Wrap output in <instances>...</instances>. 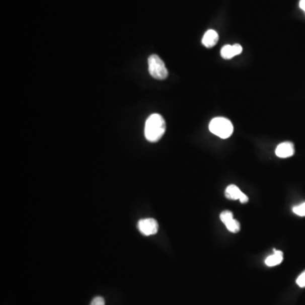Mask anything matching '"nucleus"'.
Segmentation results:
<instances>
[{
    "label": "nucleus",
    "mask_w": 305,
    "mask_h": 305,
    "mask_svg": "<svg viewBox=\"0 0 305 305\" xmlns=\"http://www.w3.org/2000/svg\"><path fill=\"white\" fill-rule=\"evenodd\" d=\"M166 129V121L164 118L159 114H152L145 122V137L149 142H158L163 137Z\"/></svg>",
    "instance_id": "f257e3e1"
},
{
    "label": "nucleus",
    "mask_w": 305,
    "mask_h": 305,
    "mask_svg": "<svg viewBox=\"0 0 305 305\" xmlns=\"http://www.w3.org/2000/svg\"><path fill=\"white\" fill-rule=\"evenodd\" d=\"M209 131L217 137L225 139L232 136L233 132V125L228 119L225 118H214L209 123Z\"/></svg>",
    "instance_id": "f03ea898"
},
{
    "label": "nucleus",
    "mask_w": 305,
    "mask_h": 305,
    "mask_svg": "<svg viewBox=\"0 0 305 305\" xmlns=\"http://www.w3.org/2000/svg\"><path fill=\"white\" fill-rule=\"evenodd\" d=\"M148 71L151 77L158 80H165L168 77V70L163 60L156 54L148 58Z\"/></svg>",
    "instance_id": "7ed1b4c3"
},
{
    "label": "nucleus",
    "mask_w": 305,
    "mask_h": 305,
    "mask_svg": "<svg viewBox=\"0 0 305 305\" xmlns=\"http://www.w3.org/2000/svg\"><path fill=\"white\" fill-rule=\"evenodd\" d=\"M137 228L142 235H155L158 233L159 224L156 219L152 218L142 219L137 223Z\"/></svg>",
    "instance_id": "20e7f679"
},
{
    "label": "nucleus",
    "mask_w": 305,
    "mask_h": 305,
    "mask_svg": "<svg viewBox=\"0 0 305 305\" xmlns=\"http://www.w3.org/2000/svg\"><path fill=\"white\" fill-rule=\"evenodd\" d=\"M225 198L231 200H239L242 203H246L249 202V197L243 193L239 187L236 185L228 186L225 191Z\"/></svg>",
    "instance_id": "39448f33"
},
{
    "label": "nucleus",
    "mask_w": 305,
    "mask_h": 305,
    "mask_svg": "<svg viewBox=\"0 0 305 305\" xmlns=\"http://www.w3.org/2000/svg\"><path fill=\"white\" fill-rule=\"evenodd\" d=\"M294 145L290 142L280 143L276 148V155L279 158H289L294 155Z\"/></svg>",
    "instance_id": "423d86ee"
},
{
    "label": "nucleus",
    "mask_w": 305,
    "mask_h": 305,
    "mask_svg": "<svg viewBox=\"0 0 305 305\" xmlns=\"http://www.w3.org/2000/svg\"><path fill=\"white\" fill-rule=\"evenodd\" d=\"M243 52V48L240 44L234 45H225L220 51L223 59H230L236 55H239Z\"/></svg>",
    "instance_id": "0eeeda50"
},
{
    "label": "nucleus",
    "mask_w": 305,
    "mask_h": 305,
    "mask_svg": "<svg viewBox=\"0 0 305 305\" xmlns=\"http://www.w3.org/2000/svg\"><path fill=\"white\" fill-rule=\"evenodd\" d=\"M218 40H219L218 33L215 31H214V30H209L203 35L202 43H203V45L205 46L206 48H212L214 45H216Z\"/></svg>",
    "instance_id": "6e6552de"
},
{
    "label": "nucleus",
    "mask_w": 305,
    "mask_h": 305,
    "mask_svg": "<svg viewBox=\"0 0 305 305\" xmlns=\"http://www.w3.org/2000/svg\"><path fill=\"white\" fill-rule=\"evenodd\" d=\"M282 261H283V253L280 250L274 249L273 254L266 258L265 262V265L269 267H273L280 265Z\"/></svg>",
    "instance_id": "1a4fd4ad"
},
{
    "label": "nucleus",
    "mask_w": 305,
    "mask_h": 305,
    "mask_svg": "<svg viewBox=\"0 0 305 305\" xmlns=\"http://www.w3.org/2000/svg\"><path fill=\"white\" fill-rule=\"evenodd\" d=\"M225 225L226 229L232 233H238L241 229V225L239 220H237L234 218L225 223Z\"/></svg>",
    "instance_id": "9d476101"
},
{
    "label": "nucleus",
    "mask_w": 305,
    "mask_h": 305,
    "mask_svg": "<svg viewBox=\"0 0 305 305\" xmlns=\"http://www.w3.org/2000/svg\"><path fill=\"white\" fill-rule=\"evenodd\" d=\"M219 218H220V220L225 224L227 221L233 219V213L230 210H224L221 212V214H219Z\"/></svg>",
    "instance_id": "9b49d317"
},
{
    "label": "nucleus",
    "mask_w": 305,
    "mask_h": 305,
    "mask_svg": "<svg viewBox=\"0 0 305 305\" xmlns=\"http://www.w3.org/2000/svg\"><path fill=\"white\" fill-rule=\"evenodd\" d=\"M292 211L298 216H305V202L292 208Z\"/></svg>",
    "instance_id": "f8f14e48"
},
{
    "label": "nucleus",
    "mask_w": 305,
    "mask_h": 305,
    "mask_svg": "<svg viewBox=\"0 0 305 305\" xmlns=\"http://www.w3.org/2000/svg\"><path fill=\"white\" fill-rule=\"evenodd\" d=\"M296 282L300 287H305V270L297 277Z\"/></svg>",
    "instance_id": "ddd939ff"
},
{
    "label": "nucleus",
    "mask_w": 305,
    "mask_h": 305,
    "mask_svg": "<svg viewBox=\"0 0 305 305\" xmlns=\"http://www.w3.org/2000/svg\"><path fill=\"white\" fill-rule=\"evenodd\" d=\"M90 305H105V301L104 297H96L92 300Z\"/></svg>",
    "instance_id": "4468645a"
},
{
    "label": "nucleus",
    "mask_w": 305,
    "mask_h": 305,
    "mask_svg": "<svg viewBox=\"0 0 305 305\" xmlns=\"http://www.w3.org/2000/svg\"><path fill=\"white\" fill-rule=\"evenodd\" d=\"M299 7L301 10L305 11V0H300Z\"/></svg>",
    "instance_id": "2eb2a0df"
},
{
    "label": "nucleus",
    "mask_w": 305,
    "mask_h": 305,
    "mask_svg": "<svg viewBox=\"0 0 305 305\" xmlns=\"http://www.w3.org/2000/svg\"><path fill=\"white\" fill-rule=\"evenodd\" d=\"M304 12H305V11H304Z\"/></svg>",
    "instance_id": "dca6fc26"
}]
</instances>
